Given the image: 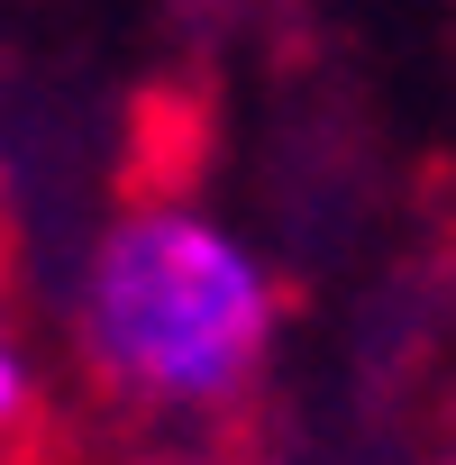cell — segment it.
I'll list each match as a JSON object with an SVG mask.
<instances>
[{
    "label": "cell",
    "mask_w": 456,
    "mask_h": 465,
    "mask_svg": "<svg viewBox=\"0 0 456 465\" xmlns=\"http://www.w3.org/2000/svg\"><path fill=\"white\" fill-rule=\"evenodd\" d=\"M37 429V374H28V356L0 338V447H19Z\"/></svg>",
    "instance_id": "7a4b0ae2"
},
{
    "label": "cell",
    "mask_w": 456,
    "mask_h": 465,
    "mask_svg": "<svg viewBox=\"0 0 456 465\" xmlns=\"http://www.w3.org/2000/svg\"><path fill=\"white\" fill-rule=\"evenodd\" d=\"M83 374L110 401L146 411H210L238 401L274 347V283L228 228L146 201L128 210L83 265L74 302Z\"/></svg>",
    "instance_id": "6da1fadb"
}]
</instances>
